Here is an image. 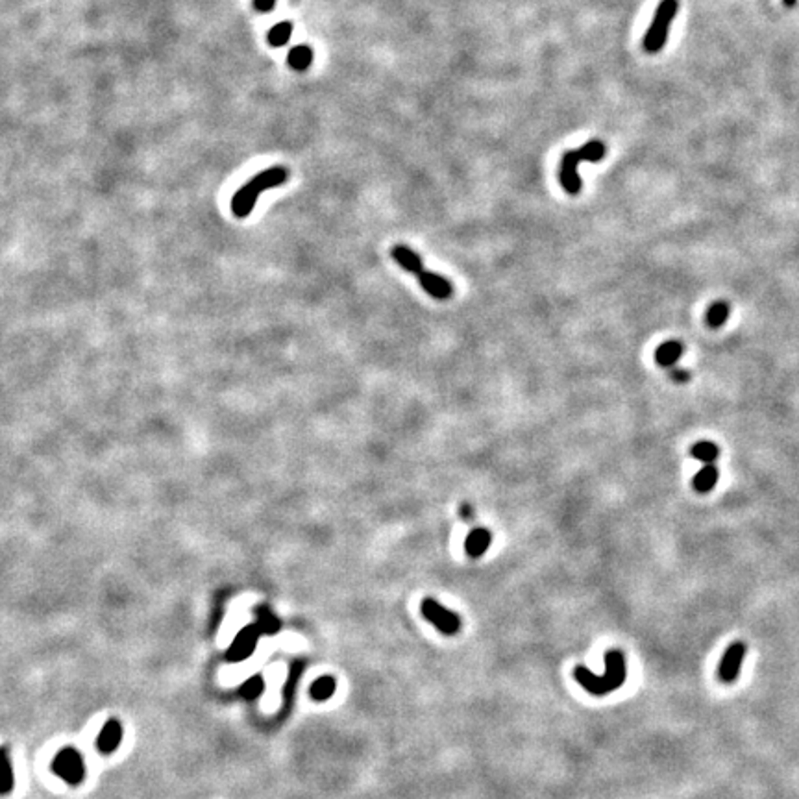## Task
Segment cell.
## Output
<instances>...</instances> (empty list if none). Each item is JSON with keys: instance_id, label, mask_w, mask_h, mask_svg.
<instances>
[{"instance_id": "20", "label": "cell", "mask_w": 799, "mask_h": 799, "mask_svg": "<svg viewBox=\"0 0 799 799\" xmlns=\"http://www.w3.org/2000/svg\"><path fill=\"white\" fill-rule=\"evenodd\" d=\"M334 692H335V681L331 678H320L318 681H315L311 687V696L315 699H318V701L331 698V694Z\"/></svg>"}, {"instance_id": "11", "label": "cell", "mask_w": 799, "mask_h": 799, "mask_svg": "<svg viewBox=\"0 0 799 799\" xmlns=\"http://www.w3.org/2000/svg\"><path fill=\"white\" fill-rule=\"evenodd\" d=\"M683 354H685V344L678 339H672L666 341V343H662L661 346L655 350V361L659 366L672 368V366L678 365V361L683 357Z\"/></svg>"}, {"instance_id": "22", "label": "cell", "mask_w": 799, "mask_h": 799, "mask_svg": "<svg viewBox=\"0 0 799 799\" xmlns=\"http://www.w3.org/2000/svg\"><path fill=\"white\" fill-rule=\"evenodd\" d=\"M261 690H263V681H261L260 675H255V678H250L246 683L241 687V694H243L244 698L246 699H254L257 698L261 694Z\"/></svg>"}, {"instance_id": "14", "label": "cell", "mask_w": 799, "mask_h": 799, "mask_svg": "<svg viewBox=\"0 0 799 799\" xmlns=\"http://www.w3.org/2000/svg\"><path fill=\"white\" fill-rule=\"evenodd\" d=\"M121 738H122L121 724L115 720H110L106 725H104V729L100 731V735H98V749L104 753L113 752V749L121 744Z\"/></svg>"}, {"instance_id": "12", "label": "cell", "mask_w": 799, "mask_h": 799, "mask_svg": "<svg viewBox=\"0 0 799 799\" xmlns=\"http://www.w3.org/2000/svg\"><path fill=\"white\" fill-rule=\"evenodd\" d=\"M392 260L396 261L398 265L402 267L403 270H408V272H411V274H422L424 272V263H422V257H420L417 252H413V250L409 248V246H403V244H398V246H394L392 248Z\"/></svg>"}, {"instance_id": "10", "label": "cell", "mask_w": 799, "mask_h": 799, "mask_svg": "<svg viewBox=\"0 0 799 799\" xmlns=\"http://www.w3.org/2000/svg\"><path fill=\"white\" fill-rule=\"evenodd\" d=\"M491 542H493V531L487 528H474L465 540L466 555L472 559H479L488 550Z\"/></svg>"}, {"instance_id": "5", "label": "cell", "mask_w": 799, "mask_h": 799, "mask_svg": "<svg viewBox=\"0 0 799 799\" xmlns=\"http://www.w3.org/2000/svg\"><path fill=\"white\" fill-rule=\"evenodd\" d=\"M422 616L428 620L429 624H433L440 633L451 636L461 631V618L456 613H451L450 609H446L442 605L433 598H426L422 602Z\"/></svg>"}, {"instance_id": "21", "label": "cell", "mask_w": 799, "mask_h": 799, "mask_svg": "<svg viewBox=\"0 0 799 799\" xmlns=\"http://www.w3.org/2000/svg\"><path fill=\"white\" fill-rule=\"evenodd\" d=\"M0 784H2V794H10L11 789H13V784H15V781H13V770H11V762H10V757H8V752L6 749H2V777H0Z\"/></svg>"}, {"instance_id": "1", "label": "cell", "mask_w": 799, "mask_h": 799, "mask_svg": "<svg viewBox=\"0 0 799 799\" xmlns=\"http://www.w3.org/2000/svg\"><path fill=\"white\" fill-rule=\"evenodd\" d=\"M604 661V675H596L583 664L576 666V670H574V678H576L577 683L592 696H605V694L618 690L620 687H624L625 678H627V666H625V657L622 651L609 650L605 653Z\"/></svg>"}, {"instance_id": "8", "label": "cell", "mask_w": 799, "mask_h": 799, "mask_svg": "<svg viewBox=\"0 0 799 799\" xmlns=\"http://www.w3.org/2000/svg\"><path fill=\"white\" fill-rule=\"evenodd\" d=\"M261 631L257 625H248L244 627L237 635V639L233 641V644L228 650V659L230 661H244L248 659L255 650L257 639H260Z\"/></svg>"}, {"instance_id": "17", "label": "cell", "mask_w": 799, "mask_h": 799, "mask_svg": "<svg viewBox=\"0 0 799 799\" xmlns=\"http://www.w3.org/2000/svg\"><path fill=\"white\" fill-rule=\"evenodd\" d=\"M729 315H731V306L727 302H722V300H718V302H715L712 306L707 309V315H705V320H707V326L712 329H718L722 328L727 320H729Z\"/></svg>"}, {"instance_id": "2", "label": "cell", "mask_w": 799, "mask_h": 799, "mask_svg": "<svg viewBox=\"0 0 799 799\" xmlns=\"http://www.w3.org/2000/svg\"><path fill=\"white\" fill-rule=\"evenodd\" d=\"M605 156H607V147L599 139H592L579 149L568 150V152L562 154L561 163H559V181H561L562 189L572 196L579 195L583 187V181L579 178V163L581 161L598 163Z\"/></svg>"}, {"instance_id": "3", "label": "cell", "mask_w": 799, "mask_h": 799, "mask_svg": "<svg viewBox=\"0 0 799 799\" xmlns=\"http://www.w3.org/2000/svg\"><path fill=\"white\" fill-rule=\"evenodd\" d=\"M289 178L285 167H270V169L263 170L260 174H255L248 184H244L241 189L233 195L232 198V211L237 218L248 217L252 209L255 207V202L260 198V195L265 189H272V187L283 186Z\"/></svg>"}, {"instance_id": "25", "label": "cell", "mask_w": 799, "mask_h": 799, "mask_svg": "<svg viewBox=\"0 0 799 799\" xmlns=\"http://www.w3.org/2000/svg\"><path fill=\"white\" fill-rule=\"evenodd\" d=\"M276 0H254V6L257 11H270L274 8Z\"/></svg>"}, {"instance_id": "15", "label": "cell", "mask_w": 799, "mask_h": 799, "mask_svg": "<svg viewBox=\"0 0 799 799\" xmlns=\"http://www.w3.org/2000/svg\"><path fill=\"white\" fill-rule=\"evenodd\" d=\"M313 58H315V54H313V48L309 45H297L294 48H291L287 61L291 65V69L304 73L311 67Z\"/></svg>"}, {"instance_id": "18", "label": "cell", "mask_w": 799, "mask_h": 799, "mask_svg": "<svg viewBox=\"0 0 799 799\" xmlns=\"http://www.w3.org/2000/svg\"><path fill=\"white\" fill-rule=\"evenodd\" d=\"M292 36V24L291 22H278V24H274V27L270 28L269 36H267V39H269V45L270 47H283V45H287L289 43V39H291Z\"/></svg>"}, {"instance_id": "19", "label": "cell", "mask_w": 799, "mask_h": 799, "mask_svg": "<svg viewBox=\"0 0 799 799\" xmlns=\"http://www.w3.org/2000/svg\"><path fill=\"white\" fill-rule=\"evenodd\" d=\"M255 625L260 627L261 633L272 635V633L280 629V620L276 618L269 609H260L257 611V622H255Z\"/></svg>"}, {"instance_id": "16", "label": "cell", "mask_w": 799, "mask_h": 799, "mask_svg": "<svg viewBox=\"0 0 799 799\" xmlns=\"http://www.w3.org/2000/svg\"><path fill=\"white\" fill-rule=\"evenodd\" d=\"M692 457L703 465H715V461L720 457V448L712 440H699L690 450Z\"/></svg>"}, {"instance_id": "13", "label": "cell", "mask_w": 799, "mask_h": 799, "mask_svg": "<svg viewBox=\"0 0 799 799\" xmlns=\"http://www.w3.org/2000/svg\"><path fill=\"white\" fill-rule=\"evenodd\" d=\"M718 479H720V470L716 468V465H705L703 468L694 476L692 487L696 493L709 494L710 491L716 487Z\"/></svg>"}, {"instance_id": "6", "label": "cell", "mask_w": 799, "mask_h": 799, "mask_svg": "<svg viewBox=\"0 0 799 799\" xmlns=\"http://www.w3.org/2000/svg\"><path fill=\"white\" fill-rule=\"evenodd\" d=\"M746 651L747 646L744 642H733V644L725 650L724 657H722L720 661V668H718V678H720L724 683L727 685L735 683L736 678H738V673H740L742 662L746 659Z\"/></svg>"}, {"instance_id": "24", "label": "cell", "mask_w": 799, "mask_h": 799, "mask_svg": "<svg viewBox=\"0 0 799 799\" xmlns=\"http://www.w3.org/2000/svg\"><path fill=\"white\" fill-rule=\"evenodd\" d=\"M459 514H461V518L465 520V522H472V520L476 518V509H474V505H470L468 502H465L459 507Z\"/></svg>"}, {"instance_id": "9", "label": "cell", "mask_w": 799, "mask_h": 799, "mask_svg": "<svg viewBox=\"0 0 799 799\" xmlns=\"http://www.w3.org/2000/svg\"><path fill=\"white\" fill-rule=\"evenodd\" d=\"M419 281L424 291L428 292L429 297L437 298V300H448L454 294V285L445 276L424 270L422 274H419Z\"/></svg>"}, {"instance_id": "7", "label": "cell", "mask_w": 799, "mask_h": 799, "mask_svg": "<svg viewBox=\"0 0 799 799\" xmlns=\"http://www.w3.org/2000/svg\"><path fill=\"white\" fill-rule=\"evenodd\" d=\"M54 772L58 773L61 779H65L67 783L76 784L84 777V761H82L78 752L67 747V749H61L54 761Z\"/></svg>"}, {"instance_id": "23", "label": "cell", "mask_w": 799, "mask_h": 799, "mask_svg": "<svg viewBox=\"0 0 799 799\" xmlns=\"http://www.w3.org/2000/svg\"><path fill=\"white\" fill-rule=\"evenodd\" d=\"M670 378H672L675 383H687V381L690 380V372H688L687 368H681V366H672Z\"/></svg>"}, {"instance_id": "4", "label": "cell", "mask_w": 799, "mask_h": 799, "mask_svg": "<svg viewBox=\"0 0 799 799\" xmlns=\"http://www.w3.org/2000/svg\"><path fill=\"white\" fill-rule=\"evenodd\" d=\"M678 10L679 0H661V4L657 6L653 21H651L646 36H644V41H642V47L648 54L661 52L662 47L666 45L670 27L678 15Z\"/></svg>"}, {"instance_id": "26", "label": "cell", "mask_w": 799, "mask_h": 799, "mask_svg": "<svg viewBox=\"0 0 799 799\" xmlns=\"http://www.w3.org/2000/svg\"><path fill=\"white\" fill-rule=\"evenodd\" d=\"M784 8H794L796 4H798V0H783Z\"/></svg>"}]
</instances>
